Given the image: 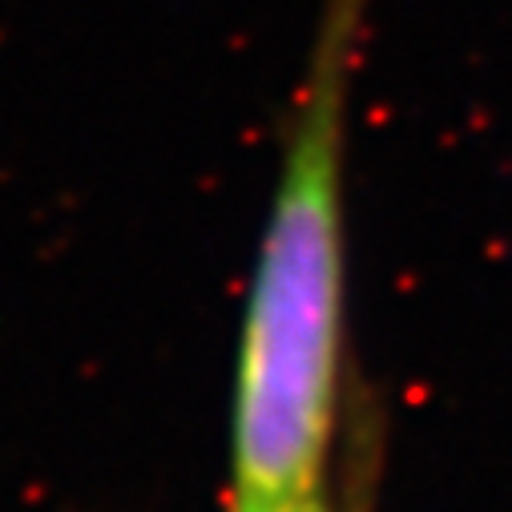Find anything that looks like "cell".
Listing matches in <instances>:
<instances>
[{
    "label": "cell",
    "mask_w": 512,
    "mask_h": 512,
    "mask_svg": "<svg viewBox=\"0 0 512 512\" xmlns=\"http://www.w3.org/2000/svg\"><path fill=\"white\" fill-rule=\"evenodd\" d=\"M363 0H327L254 263L234 379V512L319 496L343 363V130Z\"/></svg>",
    "instance_id": "6da1fadb"
},
{
    "label": "cell",
    "mask_w": 512,
    "mask_h": 512,
    "mask_svg": "<svg viewBox=\"0 0 512 512\" xmlns=\"http://www.w3.org/2000/svg\"><path fill=\"white\" fill-rule=\"evenodd\" d=\"M259 512H327V508H323V500L315 496V500H303V504H283V508H259Z\"/></svg>",
    "instance_id": "7a4b0ae2"
}]
</instances>
